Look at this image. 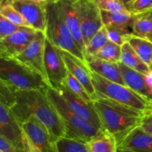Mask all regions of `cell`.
Returning a JSON list of instances; mask_svg holds the SVG:
<instances>
[{
    "label": "cell",
    "mask_w": 152,
    "mask_h": 152,
    "mask_svg": "<svg viewBox=\"0 0 152 152\" xmlns=\"http://www.w3.org/2000/svg\"><path fill=\"white\" fill-rule=\"evenodd\" d=\"M48 89H15L16 102L10 108L20 124L34 115L45 126L55 142L65 137V127L57 110L47 94Z\"/></svg>",
    "instance_id": "cell-1"
},
{
    "label": "cell",
    "mask_w": 152,
    "mask_h": 152,
    "mask_svg": "<svg viewBox=\"0 0 152 152\" xmlns=\"http://www.w3.org/2000/svg\"><path fill=\"white\" fill-rule=\"evenodd\" d=\"M91 99L104 129L114 135L117 142L140 126L143 117L147 114L96 92Z\"/></svg>",
    "instance_id": "cell-2"
},
{
    "label": "cell",
    "mask_w": 152,
    "mask_h": 152,
    "mask_svg": "<svg viewBox=\"0 0 152 152\" xmlns=\"http://www.w3.org/2000/svg\"><path fill=\"white\" fill-rule=\"evenodd\" d=\"M47 94L63 120L65 127V137L86 143L103 132L96 129L74 112L57 90L49 87Z\"/></svg>",
    "instance_id": "cell-3"
},
{
    "label": "cell",
    "mask_w": 152,
    "mask_h": 152,
    "mask_svg": "<svg viewBox=\"0 0 152 152\" xmlns=\"http://www.w3.org/2000/svg\"><path fill=\"white\" fill-rule=\"evenodd\" d=\"M0 80L18 91L42 90L50 87L42 76L15 58H0Z\"/></svg>",
    "instance_id": "cell-4"
},
{
    "label": "cell",
    "mask_w": 152,
    "mask_h": 152,
    "mask_svg": "<svg viewBox=\"0 0 152 152\" xmlns=\"http://www.w3.org/2000/svg\"><path fill=\"white\" fill-rule=\"evenodd\" d=\"M91 80L96 93L102 94L120 103L144 112L152 111L151 102L129 86L110 81L95 72L91 71Z\"/></svg>",
    "instance_id": "cell-5"
},
{
    "label": "cell",
    "mask_w": 152,
    "mask_h": 152,
    "mask_svg": "<svg viewBox=\"0 0 152 152\" xmlns=\"http://www.w3.org/2000/svg\"><path fill=\"white\" fill-rule=\"evenodd\" d=\"M46 11L47 25L45 34L49 41L59 48L86 61L84 53L77 46L69 28L58 11L56 3L46 5Z\"/></svg>",
    "instance_id": "cell-6"
},
{
    "label": "cell",
    "mask_w": 152,
    "mask_h": 152,
    "mask_svg": "<svg viewBox=\"0 0 152 152\" xmlns=\"http://www.w3.org/2000/svg\"><path fill=\"white\" fill-rule=\"evenodd\" d=\"M44 67L50 87L56 90L60 88L68 75V68L61 49L52 44L47 37L45 41Z\"/></svg>",
    "instance_id": "cell-7"
},
{
    "label": "cell",
    "mask_w": 152,
    "mask_h": 152,
    "mask_svg": "<svg viewBox=\"0 0 152 152\" xmlns=\"http://www.w3.org/2000/svg\"><path fill=\"white\" fill-rule=\"evenodd\" d=\"M76 5L80 30L86 47L93 36L104 26L101 10L93 0H78Z\"/></svg>",
    "instance_id": "cell-8"
},
{
    "label": "cell",
    "mask_w": 152,
    "mask_h": 152,
    "mask_svg": "<svg viewBox=\"0 0 152 152\" xmlns=\"http://www.w3.org/2000/svg\"><path fill=\"white\" fill-rule=\"evenodd\" d=\"M0 136L19 149L29 152L28 139L22 126L8 108L0 104Z\"/></svg>",
    "instance_id": "cell-9"
},
{
    "label": "cell",
    "mask_w": 152,
    "mask_h": 152,
    "mask_svg": "<svg viewBox=\"0 0 152 152\" xmlns=\"http://www.w3.org/2000/svg\"><path fill=\"white\" fill-rule=\"evenodd\" d=\"M45 38V34L42 31H38L34 40L27 46L23 51L15 57V59L42 76L48 83L44 67V48Z\"/></svg>",
    "instance_id": "cell-10"
},
{
    "label": "cell",
    "mask_w": 152,
    "mask_h": 152,
    "mask_svg": "<svg viewBox=\"0 0 152 152\" xmlns=\"http://www.w3.org/2000/svg\"><path fill=\"white\" fill-rule=\"evenodd\" d=\"M27 138L42 152H58L56 142L44 124L31 116L21 124Z\"/></svg>",
    "instance_id": "cell-11"
},
{
    "label": "cell",
    "mask_w": 152,
    "mask_h": 152,
    "mask_svg": "<svg viewBox=\"0 0 152 152\" xmlns=\"http://www.w3.org/2000/svg\"><path fill=\"white\" fill-rule=\"evenodd\" d=\"M38 31L23 27L19 31L0 39V58H15L34 40Z\"/></svg>",
    "instance_id": "cell-12"
},
{
    "label": "cell",
    "mask_w": 152,
    "mask_h": 152,
    "mask_svg": "<svg viewBox=\"0 0 152 152\" xmlns=\"http://www.w3.org/2000/svg\"><path fill=\"white\" fill-rule=\"evenodd\" d=\"M57 91L74 112L99 130L105 131L92 102L90 103L82 99L80 96L71 91L65 85Z\"/></svg>",
    "instance_id": "cell-13"
},
{
    "label": "cell",
    "mask_w": 152,
    "mask_h": 152,
    "mask_svg": "<svg viewBox=\"0 0 152 152\" xmlns=\"http://www.w3.org/2000/svg\"><path fill=\"white\" fill-rule=\"evenodd\" d=\"M9 3L22 15L34 29L45 32L46 5L31 0H10Z\"/></svg>",
    "instance_id": "cell-14"
},
{
    "label": "cell",
    "mask_w": 152,
    "mask_h": 152,
    "mask_svg": "<svg viewBox=\"0 0 152 152\" xmlns=\"http://www.w3.org/2000/svg\"><path fill=\"white\" fill-rule=\"evenodd\" d=\"M78 0H59L56 6L64 22L69 28L79 48L84 53L86 45L82 36L76 2Z\"/></svg>",
    "instance_id": "cell-15"
},
{
    "label": "cell",
    "mask_w": 152,
    "mask_h": 152,
    "mask_svg": "<svg viewBox=\"0 0 152 152\" xmlns=\"http://www.w3.org/2000/svg\"><path fill=\"white\" fill-rule=\"evenodd\" d=\"M118 65L126 86L152 103V72L142 74L122 62H119Z\"/></svg>",
    "instance_id": "cell-16"
},
{
    "label": "cell",
    "mask_w": 152,
    "mask_h": 152,
    "mask_svg": "<svg viewBox=\"0 0 152 152\" xmlns=\"http://www.w3.org/2000/svg\"><path fill=\"white\" fill-rule=\"evenodd\" d=\"M61 53L68 71L83 85L91 97L94 96L96 90L91 80V72L86 61L62 49Z\"/></svg>",
    "instance_id": "cell-17"
},
{
    "label": "cell",
    "mask_w": 152,
    "mask_h": 152,
    "mask_svg": "<svg viewBox=\"0 0 152 152\" xmlns=\"http://www.w3.org/2000/svg\"><path fill=\"white\" fill-rule=\"evenodd\" d=\"M117 146L118 151L152 152V135L137 126L118 141Z\"/></svg>",
    "instance_id": "cell-18"
},
{
    "label": "cell",
    "mask_w": 152,
    "mask_h": 152,
    "mask_svg": "<svg viewBox=\"0 0 152 152\" xmlns=\"http://www.w3.org/2000/svg\"><path fill=\"white\" fill-rule=\"evenodd\" d=\"M85 57L91 71L110 81L126 86L118 63L108 62L93 56H86Z\"/></svg>",
    "instance_id": "cell-19"
},
{
    "label": "cell",
    "mask_w": 152,
    "mask_h": 152,
    "mask_svg": "<svg viewBox=\"0 0 152 152\" xmlns=\"http://www.w3.org/2000/svg\"><path fill=\"white\" fill-rule=\"evenodd\" d=\"M86 145L88 152H118L117 139L105 130L90 140Z\"/></svg>",
    "instance_id": "cell-20"
},
{
    "label": "cell",
    "mask_w": 152,
    "mask_h": 152,
    "mask_svg": "<svg viewBox=\"0 0 152 152\" xmlns=\"http://www.w3.org/2000/svg\"><path fill=\"white\" fill-rule=\"evenodd\" d=\"M122 46V54L120 62L126 66L132 68L142 74H148L151 72L149 65H147L139 55L135 52L133 48L128 42H125Z\"/></svg>",
    "instance_id": "cell-21"
},
{
    "label": "cell",
    "mask_w": 152,
    "mask_h": 152,
    "mask_svg": "<svg viewBox=\"0 0 152 152\" xmlns=\"http://www.w3.org/2000/svg\"><path fill=\"white\" fill-rule=\"evenodd\" d=\"M133 34L152 42V10L133 16Z\"/></svg>",
    "instance_id": "cell-22"
},
{
    "label": "cell",
    "mask_w": 152,
    "mask_h": 152,
    "mask_svg": "<svg viewBox=\"0 0 152 152\" xmlns=\"http://www.w3.org/2000/svg\"><path fill=\"white\" fill-rule=\"evenodd\" d=\"M140 57L148 65H150L152 59V42L135 36H130L127 40Z\"/></svg>",
    "instance_id": "cell-23"
},
{
    "label": "cell",
    "mask_w": 152,
    "mask_h": 152,
    "mask_svg": "<svg viewBox=\"0 0 152 152\" xmlns=\"http://www.w3.org/2000/svg\"><path fill=\"white\" fill-rule=\"evenodd\" d=\"M104 26H129L132 28L133 16L129 13L101 10Z\"/></svg>",
    "instance_id": "cell-24"
},
{
    "label": "cell",
    "mask_w": 152,
    "mask_h": 152,
    "mask_svg": "<svg viewBox=\"0 0 152 152\" xmlns=\"http://www.w3.org/2000/svg\"><path fill=\"white\" fill-rule=\"evenodd\" d=\"M121 54L122 46L108 40V42L93 56L108 62L119 63L121 60Z\"/></svg>",
    "instance_id": "cell-25"
},
{
    "label": "cell",
    "mask_w": 152,
    "mask_h": 152,
    "mask_svg": "<svg viewBox=\"0 0 152 152\" xmlns=\"http://www.w3.org/2000/svg\"><path fill=\"white\" fill-rule=\"evenodd\" d=\"M108 31L105 26L96 33L86 45L84 54L86 56H94L108 42ZM86 58V57H85Z\"/></svg>",
    "instance_id": "cell-26"
},
{
    "label": "cell",
    "mask_w": 152,
    "mask_h": 152,
    "mask_svg": "<svg viewBox=\"0 0 152 152\" xmlns=\"http://www.w3.org/2000/svg\"><path fill=\"white\" fill-rule=\"evenodd\" d=\"M105 28L108 31L110 41L120 45L126 42L130 36L133 34L132 28L129 26H108Z\"/></svg>",
    "instance_id": "cell-27"
},
{
    "label": "cell",
    "mask_w": 152,
    "mask_h": 152,
    "mask_svg": "<svg viewBox=\"0 0 152 152\" xmlns=\"http://www.w3.org/2000/svg\"><path fill=\"white\" fill-rule=\"evenodd\" d=\"M58 152H88L86 143L65 137L56 142Z\"/></svg>",
    "instance_id": "cell-28"
},
{
    "label": "cell",
    "mask_w": 152,
    "mask_h": 152,
    "mask_svg": "<svg viewBox=\"0 0 152 152\" xmlns=\"http://www.w3.org/2000/svg\"><path fill=\"white\" fill-rule=\"evenodd\" d=\"M0 15H2L13 23L21 27L32 28L22 15L13 7L10 3L0 7Z\"/></svg>",
    "instance_id": "cell-29"
},
{
    "label": "cell",
    "mask_w": 152,
    "mask_h": 152,
    "mask_svg": "<svg viewBox=\"0 0 152 152\" xmlns=\"http://www.w3.org/2000/svg\"><path fill=\"white\" fill-rule=\"evenodd\" d=\"M64 85L66 86L71 91L80 96L82 99L87 101L88 102H90V103L92 102L91 96H90L87 90L85 88L83 85L77 78H75L69 71L68 72V75L65 79Z\"/></svg>",
    "instance_id": "cell-30"
},
{
    "label": "cell",
    "mask_w": 152,
    "mask_h": 152,
    "mask_svg": "<svg viewBox=\"0 0 152 152\" xmlns=\"http://www.w3.org/2000/svg\"><path fill=\"white\" fill-rule=\"evenodd\" d=\"M15 102V89L0 80V104L10 109Z\"/></svg>",
    "instance_id": "cell-31"
},
{
    "label": "cell",
    "mask_w": 152,
    "mask_h": 152,
    "mask_svg": "<svg viewBox=\"0 0 152 152\" xmlns=\"http://www.w3.org/2000/svg\"><path fill=\"white\" fill-rule=\"evenodd\" d=\"M101 10L129 13L120 0H93Z\"/></svg>",
    "instance_id": "cell-32"
},
{
    "label": "cell",
    "mask_w": 152,
    "mask_h": 152,
    "mask_svg": "<svg viewBox=\"0 0 152 152\" xmlns=\"http://www.w3.org/2000/svg\"><path fill=\"white\" fill-rule=\"evenodd\" d=\"M128 11L132 16L152 10V0H133L126 5Z\"/></svg>",
    "instance_id": "cell-33"
},
{
    "label": "cell",
    "mask_w": 152,
    "mask_h": 152,
    "mask_svg": "<svg viewBox=\"0 0 152 152\" xmlns=\"http://www.w3.org/2000/svg\"><path fill=\"white\" fill-rule=\"evenodd\" d=\"M23 27L13 23L2 15H0V39H2L7 36L19 31Z\"/></svg>",
    "instance_id": "cell-34"
},
{
    "label": "cell",
    "mask_w": 152,
    "mask_h": 152,
    "mask_svg": "<svg viewBox=\"0 0 152 152\" xmlns=\"http://www.w3.org/2000/svg\"><path fill=\"white\" fill-rule=\"evenodd\" d=\"M0 152H26L19 149L13 145L11 142L5 139L4 137L0 136Z\"/></svg>",
    "instance_id": "cell-35"
},
{
    "label": "cell",
    "mask_w": 152,
    "mask_h": 152,
    "mask_svg": "<svg viewBox=\"0 0 152 152\" xmlns=\"http://www.w3.org/2000/svg\"><path fill=\"white\" fill-rule=\"evenodd\" d=\"M140 126L147 133L152 135V111L147 113L144 116Z\"/></svg>",
    "instance_id": "cell-36"
},
{
    "label": "cell",
    "mask_w": 152,
    "mask_h": 152,
    "mask_svg": "<svg viewBox=\"0 0 152 152\" xmlns=\"http://www.w3.org/2000/svg\"><path fill=\"white\" fill-rule=\"evenodd\" d=\"M27 139H28V138H27ZM28 145L29 152H42L41 150L39 149L35 145H34V144H33L28 139Z\"/></svg>",
    "instance_id": "cell-37"
},
{
    "label": "cell",
    "mask_w": 152,
    "mask_h": 152,
    "mask_svg": "<svg viewBox=\"0 0 152 152\" xmlns=\"http://www.w3.org/2000/svg\"><path fill=\"white\" fill-rule=\"evenodd\" d=\"M31 1H36V2L45 4V5H48V4H55V3L57 2L59 0H31Z\"/></svg>",
    "instance_id": "cell-38"
},
{
    "label": "cell",
    "mask_w": 152,
    "mask_h": 152,
    "mask_svg": "<svg viewBox=\"0 0 152 152\" xmlns=\"http://www.w3.org/2000/svg\"><path fill=\"white\" fill-rule=\"evenodd\" d=\"M10 1V0H0V7L6 4H8Z\"/></svg>",
    "instance_id": "cell-39"
},
{
    "label": "cell",
    "mask_w": 152,
    "mask_h": 152,
    "mask_svg": "<svg viewBox=\"0 0 152 152\" xmlns=\"http://www.w3.org/2000/svg\"><path fill=\"white\" fill-rule=\"evenodd\" d=\"M120 1H122V2L123 3V4H125V5H127L128 4H129V3H130L131 1H133V0H120Z\"/></svg>",
    "instance_id": "cell-40"
},
{
    "label": "cell",
    "mask_w": 152,
    "mask_h": 152,
    "mask_svg": "<svg viewBox=\"0 0 152 152\" xmlns=\"http://www.w3.org/2000/svg\"><path fill=\"white\" fill-rule=\"evenodd\" d=\"M149 68H150V70H151V72H152V59H151V64H150V65H149Z\"/></svg>",
    "instance_id": "cell-41"
},
{
    "label": "cell",
    "mask_w": 152,
    "mask_h": 152,
    "mask_svg": "<svg viewBox=\"0 0 152 152\" xmlns=\"http://www.w3.org/2000/svg\"><path fill=\"white\" fill-rule=\"evenodd\" d=\"M118 152H131V151H118Z\"/></svg>",
    "instance_id": "cell-42"
}]
</instances>
